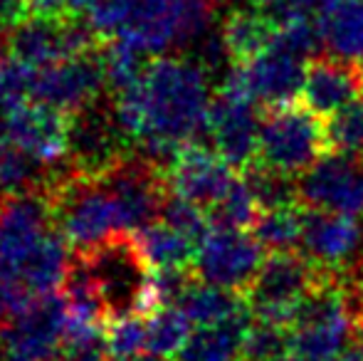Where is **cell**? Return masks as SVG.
I'll return each instance as SVG.
<instances>
[{"label":"cell","instance_id":"22","mask_svg":"<svg viewBox=\"0 0 363 361\" xmlns=\"http://www.w3.org/2000/svg\"><path fill=\"white\" fill-rule=\"evenodd\" d=\"M134 235L151 270H191L196 267V240L178 233L168 223H151Z\"/></svg>","mask_w":363,"mask_h":361},{"label":"cell","instance_id":"42","mask_svg":"<svg viewBox=\"0 0 363 361\" xmlns=\"http://www.w3.org/2000/svg\"><path fill=\"white\" fill-rule=\"evenodd\" d=\"M121 361H161V357H153V354H151V357H141V354H139V357H131V359H121Z\"/></svg>","mask_w":363,"mask_h":361},{"label":"cell","instance_id":"36","mask_svg":"<svg viewBox=\"0 0 363 361\" xmlns=\"http://www.w3.org/2000/svg\"><path fill=\"white\" fill-rule=\"evenodd\" d=\"M35 299L38 297L30 292L28 284L23 282V277L8 262L0 260V324L18 317L20 312H25Z\"/></svg>","mask_w":363,"mask_h":361},{"label":"cell","instance_id":"35","mask_svg":"<svg viewBox=\"0 0 363 361\" xmlns=\"http://www.w3.org/2000/svg\"><path fill=\"white\" fill-rule=\"evenodd\" d=\"M139 0H91L86 8V20L101 38H119L121 30L129 25Z\"/></svg>","mask_w":363,"mask_h":361},{"label":"cell","instance_id":"17","mask_svg":"<svg viewBox=\"0 0 363 361\" xmlns=\"http://www.w3.org/2000/svg\"><path fill=\"white\" fill-rule=\"evenodd\" d=\"M166 174L171 193L198 203L206 211L220 201L238 179L233 166L216 149H208L201 141H188Z\"/></svg>","mask_w":363,"mask_h":361},{"label":"cell","instance_id":"20","mask_svg":"<svg viewBox=\"0 0 363 361\" xmlns=\"http://www.w3.org/2000/svg\"><path fill=\"white\" fill-rule=\"evenodd\" d=\"M220 33L235 65H247L267 52L277 38V25L262 8H230L220 23Z\"/></svg>","mask_w":363,"mask_h":361},{"label":"cell","instance_id":"15","mask_svg":"<svg viewBox=\"0 0 363 361\" xmlns=\"http://www.w3.org/2000/svg\"><path fill=\"white\" fill-rule=\"evenodd\" d=\"M363 248L361 218L344 216V213L304 211V235H301V252L319 267L331 272L346 274L359 260Z\"/></svg>","mask_w":363,"mask_h":361},{"label":"cell","instance_id":"6","mask_svg":"<svg viewBox=\"0 0 363 361\" xmlns=\"http://www.w3.org/2000/svg\"><path fill=\"white\" fill-rule=\"evenodd\" d=\"M99 38L101 35L91 28L89 20H79L77 15H65V18L28 15L23 23L10 30L8 52L10 57L30 67L43 70L101 48Z\"/></svg>","mask_w":363,"mask_h":361},{"label":"cell","instance_id":"27","mask_svg":"<svg viewBox=\"0 0 363 361\" xmlns=\"http://www.w3.org/2000/svg\"><path fill=\"white\" fill-rule=\"evenodd\" d=\"M211 228H228V231H252L257 223L262 206L255 198L252 188L242 179V174L233 181V186L225 191L220 201L208 208Z\"/></svg>","mask_w":363,"mask_h":361},{"label":"cell","instance_id":"30","mask_svg":"<svg viewBox=\"0 0 363 361\" xmlns=\"http://www.w3.org/2000/svg\"><path fill=\"white\" fill-rule=\"evenodd\" d=\"M291 349V329L252 319L245 332L240 357L247 361H282Z\"/></svg>","mask_w":363,"mask_h":361},{"label":"cell","instance_id":"29","mask_svg":"<svg viewBox=\"0 0 363 361\" xmlns=\"http://www.w3.org/2000/svg\"><path fill=\"white\" fill-rule=\"evenodd\" d=\"M242 179L252 188L255 198H257V203L262 206V211L301 203L299 179H296V176L282 174V171H274V169H269V166H262L255 161L250 169L242 171Z\"/></svg>","mask_w":363,"mask_h":361},{"label":"cell","instance_id":"4","mask_svg":"<svg viewBox=\"0 0 363 361\" xmlns=\"http://www.w3.org/2000/svg\"><path fill=\"white\" fill-rule=\"evenodd\" d=\"M48 198L55 226L77 250L124 233L119 203L104 179H84L69 171L65 179L48 188Z\"/></svg>","mask_w":363,"mask_h":361},{"label":"cell","instance_id":"31","mask_svg":"<svg viewBox=\"0 0 363 361\" xmlns=\"http://www.w3.org/2000/svg\"><path fill=\"white\" fill-rule=\"evenodd\" d=\"M272 48L294 55V57L304 60V62L321 57V50L326 45H324V33H321L319 18H299V20H291V23L279 25Z\"/></svg>","mask_w":363,"mask_h":361},{"label":"cell","instance_id":"40","mask_svg":"<svg viewBox=\"0 0 363 361\" xmlns=\"http://www.w3.org/2000/svg\"><path fill=\"white\" fill-rule=\"evenodd\" d=\"M351 312H354V324L359 332H363V299H354L351 302Z\"/></svg>","mask_w":363,"mask_h":361},{"label":"cell","instance_id":"28","mask_svg":"<svg viewBox=\"0 0 363 361\" xmlns=\"http://www.w3.org/2000/svg\"><path fill=\"white\" fill-rule=\"evenodd\" d=\"M191 324L188 314L178 304L156 309L153 314H148L146 322V352L161 359L181 354L191 337Z\"/></svg>","mask_w":363,"mask_h":361},{"label":"cell","instance_id":"38","mask_svg":"<svg viewBox=\"0 0 363 361\" xmlns=\"http://www.w3.org/2000/svg\"><path fill=\"white\" fill-rule=\"evenodd\" d=\"M106 339L104 334L79 339H65L62 344V361H106Z\"/></svg>","mask_w":363,"mask_h":361},{"label":"cell","instance_id":"5","mask_svg":"<svg viewBox=\"0 0 363 361\" xmlns=\"http://www.w3.org/2000/svg\"><path fill=\"white\" fill-rule=\"evenodd\" d=\"M334 277H341V274L319 267L301 250H279L264 257L245 297H247L255 319L291 329L296 307L304 299V294L316 284Z\"/></svg>","mask_w":363,"mask_h":361},{"label":"cell","instance_id":"1","mask_svg":"<svg viewBox=\"0 0 363 361\" xmlns=\"http://www.w3.org/2000/svg\"><path fill=\"white\" fill-rule=\"evenodd\" d=\"M208 72L196 57L156 55L139 84L141 136H161L178 144L198 141L208 134L211 114ZM136 139V141H139Z\"/></svg>","mask_w":363,"mask_h":361},{"label":"cell","instance_id":"7","mask_svg":"<svg viewBox=\"0 0 363 361\" xmlns=\"http://www.w3.org/2000/svg\"><path fill=\"white\" fill-rule=\"evenodd\" d=\"M129 136L119 126L114 106L104 101H91L79 111L69 114L67 154L69 169L84 179L106 176L129 151Z\"/></svg>","mask_w":363,"mask_h":361},{"label":"cell","instance_id":"23","mask_svg":"<svg viewBox=\"0 0 363 361\" xmlns=\"http://www.w3.org/2000/svg\"><path fill=\"white\" fill-rule=\"evenodd\" d=\"M178 307L188 314L193 324L198 327H211V324L228 322V319L238 317V314L252 312L250 302L245 294L233 292V289L218 287L206 279L196 277L193 284L186 289V294L181 297Z\"/></svg>","mask_w":363,"mask_h":361},{"label":"cell","instance_id":"21","mask_svg":"<svg viewBox=\"0 0 363 361\" xmlns=\"http://www.w3.org/2000/svg\"><path fill=\"white\" fill-rule=\"evenodd\" d=\"M69 169V166H67ZM57 171L0 136V203L25 193L48 191L69 171Z\"/></svg>","mask_w":363,"mask_h":361},{"label":"cell","instance_id":"33","mask_svg":"<svg viewBox=\"0 0 363 361\" xmlns=\"http://www.w3.org/2000/svg\"><path fill=\"white\" fill-rule=\"evenodd\" d=\"M329 136L336 151L354 154L363 161V96L341 109L336 116H331Z\"/></svg>","mask_w":363,"mask_h":361},{"label":"cell","instance_id":"43","mask_svg":"<svg viewBox=\"0 0 363 361\" xmlns=\"http://www.w3.org/2000/svg\"><path fill=\"white\" fill-rule=\"evenodd\" d=\"M252 5H257V8H267V5H272V3H277V0H250Z\"/></svg>","mask_w":363,"mask_h":361},{"label":"cell","instance_id":"39","mask_svg":"<svg viewBox=\"0 0 363 361\" xmlns=\"http://www.w3.org/2000/svg\"><path fill=\"white\" fill-rule=\"evenodd\" d=\"M346 287H349L351 302H354V299H363V255L356 260V265L346 272Z\"/></svg>","mask_w":363,"mask_h":361},{"label":"cell","instance_id":"16","mask_svg":"<svg viewBox=\"0 0 363 361\" xmlns=\"http://www.w3.org/2000/svg\"><path fill=\"white\" fill-rule=\"evenodd\" d=\"M259 121L257 106L247 101L216 94L208 114V136L213 149L242 174L257 161L259 151Z\"/></svg>","mask_w":363,"mask_h":361},{"label":"cell","instance_id":"37","mask_svg":"<svg viewBox=\"0 0 363 361\" xmlns=\"http://www.w3.org/2000/svg\"><path fill=\"white\" fill-rule=\"evenodd\" d=\"M35 67L20 62V60H0V106L18 104L30 99Z\"/></svg>","mask_w":363,"mask_h":361},{"label":"cell","instance_id":"14","mask_svg":"<svg viewBox=\"0 0 363 361\" xmlns=\"http://www.w3.org/2000/svg\"><path fill=\"white\" fill-rule=\"evenodd\" d=\"M69 114L40 101L0 106V136L13 141L48 166H57L67 154Z\"/></svg>","mask_w":363,"mask_h":361},{"label":"cell","instance_id":"13","mask_svg":"<svg viewBox=\"0 0 363 361\" xmlns=\"http://www.w3.org/2000/svg\"><path fill=\"white\" fill-rule=\"evenodd\" d=\"M299 198L319 211L363 216V161L346 151H329L299 176Z\"/></svg>","mask_w":363,"mask_h":361},{"label":"cell","instance_id":"25","mask_svg":"<svg viewBox=\"0 0 363 361\" xmlns=\"http://www.w3.org/2000/svg\"><path fill=\"white\" fill-rule=\"evenodd\" d=\"M319 25L334 57L363 62V0H339L321 15Z\"/></svg>","mask_w":363,"mask_h":361},{"label":"cell","instance_id":"32","mask_svg":"<svg viewBox=\"0 0 363 361\" xmlns=\"http://www.w3.org/2000/svg\"><path fill=\"white\" fill-rule=\"evenodd\" d=\"M158 221L168 223L171 228H176L178 233H183V235H188L196 243H201L211 233V221H208L206 208L188 201V198L176 196V193H171L166 198Z\"/></svg>","mask_w":363,"mask_h":361},{"label":"cell","instance_id":"24","mask_svg":"<svg viewBox=\"0 0 363 361\" xmlns=\"http://www.w3.org/2000/svg\"><path fill=\"white\" fill-rule=\"evenodd\" d=\"M252 312L238 314L228 322L201 327L196 334H191L186 347L181 349V361H235L240 357L245 332L252 322Z\"/></svg>","mask_w":363,"mask_h":361},{"label":"cell","instance_id":"45","mask_svg":"<svg viewBox=\"0 0 363 361\" xmlns=\"http://www.w3.org/2000/svg\"><path fill=\"white\" fill-rule=\"evenodd\" d=\"M361 334V354H363V332H359Z\"/></svg>","mask_w":363,"mask_h":361},{"label":"cell","instance_id":"41","mask_svg":"<svg viewBox=\"0 0 363 361\" xmlns=\"http://www.w3.org/2000/svg\"><path fill=\"white\" fill-rule=\"evenodd\" d=\"M240 3L245 0H218V5H225V8H240Z\"/></svg>","mask_w":363,"mask_h":361},{"label":"cell","instance_id":"12","mask_svg":"<svg viewBox=\"0 0 363 361\" xmlns=\"http://www.w3.org/2000/svg\"><path fill=\"white\" fill-rule=\"evenodd\" d=\"M69 322L67 299L43 294L18 317L0 324V349L30 361H52L65 344Z\"/></svg>","mask_w":363,"mask_h":361},{"label":"cell","instance_id":"44","mask_svg":"<svg viewBox=\"0 0 363 361\" xmlns=\"http://www.w3.org/2000/svg\"><path fill=\"white\" fill-rule=\"evenodd\" d=\"M0 361H30V359H25V357H18V354H5Z\"/></svg>","mask_w":363,"mask_h":361},{"label":"cell","instance_id":"46","mask_svg":"<svg viewBox=\"0 0 363 361\" xmlns=\"http://www.w3.org/2000/svg\"><path fill=\"white\" fill-rule=\"evenodd\" d=\"M235 361H247V359H242V357H240V359H235Z\"/></svg>","mask_w":363,"mask_h":361},{"label":"cell","instance_id":"8","mask_svg":"<svg viewBox=\"0 0 363 361\" xmlns=\"http://www.w3.org/2000/svg\"><path fill=\"white\" fill-rule=\"evenodd\" d=\"M119 203L124 233H139L151 226L171 196L168 174L146 156L126 154L106 176H101Z\"/></svg>","mask_w":363,"mask_h":361},{"label":"cell","instance_id":"2","mask_svg":"<svg viewBox=\"0 0 363 361\" xmlns=\"http://www.w3.org/2000/svg\"><path fill=\"white\" fill-rule=\"evenodd\" d=\"M329 151H334L329 119L309 109L301 99L264 109L259 121L257 164L301 176Z\"/></svg>","mask_w":363,"mask_h":361},{"label":"cell","instance_id":"9","mask_svg":"<svg viewBox=\"0 0 363 361\" xmlns=\"http://www.w3.org/2000/svg\"><path fill=\"white\" fill-rule=\"evenodd\" d=\"M264 245L245 231L211 228L198 243L196 272L201 279L218 287L245 294L264 262Z\"/></svg>","mask_w":363,"mask_h":361},{"label":"cell","instance_id":"10","mask_svg":"<svg viewBox=\"0 0 363 361\" xmlns=\"http://www.w3.org/2000/svg\"><path fill=\"white\" fill-rule=\"evenodd\" d=\"M101 48L62 60V62H55L50 67L35 70L30 99L55 106L65 114H74L82 106L96 101L99 91L106 87Z\"/></svg>","mask_w":363,"mask_h":361},{"label":"cell","instance_id":"11","mask_svg":"<svg viewBox=\"0 0 363 361\" xmlns=\"http://www.w3.org/2000/svg\"><path fill=\"white\" fill-rule=\"evenodd\" d=\"M52 233L55 218L48 191L25 193L0 203V260L8 262L20 277Z\"/></svg>","mask_w":363,"mask_h":361},{"label":"cell","instance_id":"18","mask_svg":"<svg viewBox=\"0 0 363 361\" xmlns=\"http://www.w3.org/2000/svg\"><path fill=\"white\" fill-rule=\"evenodd\" d=\"M363 96V65L341 57H316L306 62L301 101L319 116L331 119Z\"/></svg>","mask_w":363,"mask_h":361},{"label":"cell","instance_id":"34","mask_svg":"<svg viewBox=\"0 0 363 361\" xmlns=\"http://www.w3.org/2000/svg\"><path fill=\"white\" fill-rule=\"evenodd\" d=\"M106 339V352L114 361L139 357L146 352V324L139 317H121L109 324L104 334Z\"/></svg>","mask_w":363,"mask_h":361},{"label":"cell","instance_id":"3","mask_svg":"<svg viewBox=\"0 0 363 361\" xmlns=\"http://www.w3.org/2000/svg\"><path fill=\"white\" fill-rule=\"evenodd\" d=\"M104 307L106 324L139 314L151 267L141 255L134 233H116L84 250H77Z\"/></svg>","mask_w":363,"mask_h":361},{"label":"cell","instance_id":"26","mask_svg":"<svg viewBox=\"0 0 363 361\" xmlns=\"http://www.w3.org/2000/svg\"><path fill=\"white\" fill-rule=\"evenodd\" d=\"M304 203L294 206L267 208L259 213L252 228V235L264 245V250H301V235H304Z\"/></svg>","mask_w":363,"mask_h":361},{"label":"cell","instance_id":"19","mask_svg":"<svg viewBox=\"0 0 363 361\" xmlns=\"http://www.w3.org/2000/svg\"><path fill=\"white\" fill-rule=\"evenodd\" d=\"M245 87L257 106L272 109L289 101H296L304 89L306 65L304 60L282 52L277 48H269L252 62L240 65Z\"/></svg>","mask_w":363,"mask_h":361}]
</instances>
